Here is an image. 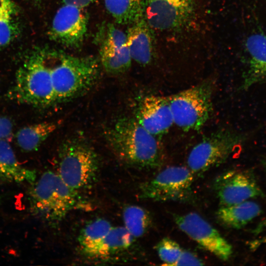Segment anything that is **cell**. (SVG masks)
<instances>
[{
	"label": "cell",
	"instance_id": "6da1fadb",
	"mask_svg": "<svg viewBox=\"0 0 266 266\" xmlns=\"http://www.w3.org/2000/svg\"><path fill=\"white\" fill-rule=\"evenodd\" d=\"M105 133L111 149L122 162L142 168H154L162 164L161 144L156 136L144 129L135 119L121 118Z\"/></svg>",
	"mask_w": 266,
	"mask_h": 266
},
{
	"label": "cell",
	"instance_id": "7a4b0ae2",
	"mask_svg": "<svg viewBox=\"0 0 266 266\" xmlns=\"http://www.w3.org/2000/svg\"><path fill=\"white\" fill-rule=\"evenodd\" d=\"M32 184L28 193L31 212L51 224L81 207L79 193L69 188L57 172L46 171Z\"/></svg>",
	"mask_w": 266,
	"mask_h": 266
},
{
	"label": "cell",
	"instance_id": "3957f363",
	"mask_svg": "<svg viewBox=\"0 0 266 266\" xmlns=\"http://www.w3.org/2000/svg\"><path fill=\"white\" fill-rule=\"evenodd\" d=\"M51 67L55 103L67 101L90 90L98 80L100 63L93 57L63 54Z\"/></svg>",
	"mask_w": 266,
	"mask_h": 266
},
{
	"label": "cell",
	"instance_id": "277c9868",
	"mask_svg": "<svg viewBox=\"0 0 266 266\" xmlns=\"http://www.w3.org/2000/svg\"><path fill=\"white\" fill-rule=\"evenodd\" d=\"M99 170L97 154L87 142L72 138L61 145L57 172L69 188L78 193L90 189L98 180Z\"/></svg>",
	"mask_w": 266,
	"mask_h": 266
},
{
	"label": "cell",
	"instance_id": "5b68a950",
	"mask_svg": "<svg viewBox=\"0 0 266 266\" xmlns=\"http://www.w3.org/2000/svg\"><path fill=\"white\" fill-rule=\"evenodd\" d=\"M47 57L44 52L35 53L18 69L13 95L17 100L40 107L55 103Z\"/></svg>",
	"mask_w": 266,
	"mask_h": 266
},
{
	"label": "cell",
	"instance_id": "8992f818",
	"mask_svg": "<svg viewBox=\"0 0 266 266\" xmlns=\"http://www.w3.org/2000/svg\"><path fill=\"white\" fill-rule=\"evenodd\" d=\"M213 81H204L168 97L174 124L185 131H198L212 111Z\"/></svg>",
	"mask_w": 266,
	"mask_h": 266
},
{
	"label": "cell",
	"instance_id": "52a82bcc",
	"mask_svg": "<svg viewBox=\"0 0 266 266\" xmlns=\"http://www.w3.org/2000/svg\"><path fill=\"white\" fill-rule=\"evenodd\" d=\"M193 175L187 167H167L141 184L139 197L157 201H187L193 195Z\"/></svg>",
	"mask_w": 266,
	"mask_h": 266
},
{
	"label": "cell",
	"instance_id": "ba28073f",
	"mask_svg": "<svg viewBox=\"0 0 266 266\" xmlns=\"http://www.w3.org/2000/svg\"><path fill=\"white\" fill-rule=\"evenodd\" d=\"M242 139L240 134L229 130L213 133L192 148L187 158L188 167L194 174L200 175L223 164Z\"/></svg>",
	"mask_w": 266,
	"mask_h": 266
},
{
	"label": "cell",
	"instance_id": "9c48e42d",
	"mask_svg": "<svg viewBox=\"0 0 266 266\" xmlns=\"http://www.w3.org/2000/svg\"><path fill=\"white\" fill-rule=\"evenodd\" d=\"M174 221L182 232L218 258L226 261L231 257L232 245L198 214L191 212L176 215Z\"/></svg>",
	"mask_w": 266,
	"mask_h": 266
},
{
	"label": "cell",
	"instance_id": "30bf717a",
	"mask_svg": "<svg viewBox=\"0 0 266 266\" xmlns=\"http://www.w3.org/2000/svg\"><path fill=\"white\" fill-rule=\"evenodd\" d=\"M83 9L65 4L60 7L49 32L50 39L66 47H79L88 30V18Z\"/></svg>",
	"mask_w": 266,
	"mask_h": 266
},
{
	"label": "cell",
	"instance_id": "8fae6325",
	"mask_svg": "<svg viewBox=\"0 0 266 266\" xmlns=\"http://www.w3.org/2000/svg\"><path fill=\"white\" fill-rule=\"evenodd\" d=\"M214 188L222 206L264 196L253 172L249 170L224 173L216 179Z\"/></svg>",
	"mask_w": 266,
	"mask_h": 266
},
{
	"label": "cell",
	"instance_id": "7c38bea8",
	"mask_svg": "<svg viewBox=\"0 0 266 266\" xmlns=\"http://www.w3.org/2000/svg\"><path fill=\"white\" fill-rule=\"evenodd\" d=\"M194 4V0H146L144 18L151 28L176 29L189 20Z\"/></svg>",
	"mask_w": 266,
	"mask_h": 266
},
{
	"label": "cell",
	"instance_id": "4fadbf2b",
	"mask_svg": "<svg viewBox=\"0 0 266 266\" xmlns=\"http://www.w3.org/2000/svg\"><path fill=\"white\" fill-rule=\"evenodd\" d=\"M100 41V62L105 71L115 74L130 68L132 59L125 33L108 24L103 29Z\"/></svg>",
	"mask_w": 266,
	"mask_h": 266
},
{
	"label": "cell",
	"instance_id": "5bb4252c",
	"mask_svg": "<svg viewBox=\"0 0 266 266\" xmlns=\"http://www.w3.org/2000/svg\"><path fill=\"white\" fill-rule=\"evenodd\" d=\"M135 119L156 136L166 133L174 124L168 97L155 95L144 97L137 107Z\"/></svg>",
	"mask_w": 266,
	"mask_h": 266
},
{
	"label": "cell",
	"instance_id": "9a60e30c",
	"mask_svg": "<svg viewBox=\"0 0 266 266\" xmlns=\"http://www.w3.org/2000/svg\"><path fill=\"white\" fill-rule=\"evenodd\" d=\"M246 49L249 56L248 69L244 75V89L266 80V35L254 33L246 40Z\"/></svg>",
	"mask_w": 266,
	"mask_h": 266
},
{
	"label": "cell",
	"instance_id": "2e32d148",
	"mask_svg": "<svg viewBox=\"0 0 266 266\" xmlns=\"http://www.w3.org/2000/svg\"><path fill=\"white\" fill-rule=\"evenodd\" d=\"M134 240V238L124 227H113L100 242L82 252L88 258L107 260L128 250Z\"/></svg>",
	"mask_w": 266,
	"mask_h": 266
},
{
	"label": "cell",
	"instance_id": "e0dca14e",
	"mask_svg": "<svg viewBox=\"0 0 266 266\" xmlns=\"http://www.w3.org/2000/svg\"><path fill=\"white\" fill-rule=\"evenodd\" d=\"M130 25L126 35L132 60L141 65H148L153 54L151 28L143 17Z\"/></svg>",
	"mask_w": 266,
	"mask_h": 266
},
{
	"label": "cell",
	"instance_id": "ac0fdd59",
	"mask_svg": "<svg viewBox=\"0 0 266 266\" xmlns=\"http://www.w3.org/2000/svg\"><path fill=\"white\" fill-rule=\"evenodd\" d=\"M36 178L35 170L24 167L18 162L9 141L0 140V180L32 184Z\"/></svg>",
	"mask_w": 266,
	"mask_h": 266
},
{
	"label": "cell",
	"instance_id": "d6986e66",
	"mask_svg": "<svg viewBox=\"0 0 266 266\" xmlns=\"http://www.w3.org/2000/svg\"><path fill=\"white\" fill-rule=\"evenodd\" d=\"M262 212L260 205L251 200L229 206H221L217 212L218 220L226 226L233 229H240Z\"/></svg>",
	"mask_w": 266,
	"mask_h": 266
},
{
	"label": "cell",
	"instance_id": "ffe728a7",
	"mask_svg": "<svg viewBox=\"0 0 266 266\" xmlns=\"http://www.w3.org/2000/svg\"><path fill=\"white\" fill-rule=\"evenodd\" d=\"M54 122H43L25 127L16 135L19 147L24 151L36 150L58 128Z\"/></svg>",
	"mask_w": 266,
	"mask_h": 266
},
{
	"label": "cell",
	"instance_id": "44dd1931",
	"mask_svg": "<svg viewBox=\"0 0 266 266\" xmlns=\"http://www.w3.org/2000/svg\"><path fill=\"white\" fill-rule=\"evenodd\" d=\"M146 0H104L106 10L115 22L130 25L143 17Z\"/></svg>",
	"mask_w": 266,
	"mask_h": 266
},
{
	"label": "cell",
	"instance_id": "7402d4cb",
	"mask_svg": "<svg viewBox=\"0 0 266 266\" xmlns=\"http://www.w3.org/2000/svg\"><path fill=\"white\" fill-rule=\"evenodd\" d=\"M124 227L134 238L143 236L149 229L152 218L145 209L135 205L126 206L123 211Z\"/></svg>",
	"mask_w": 266,
	"mask_h": 266
},
{
	"label": "cell",
	"instance_id": "603a6c76",
	"mask_svg": "<svg viewBox=\"0 0 266 266\" xmlns=\"http://www.w3.org/2000/svg\"><path fill=\"white\" fill-rule=\"evenodd\" d=\"M112 227L108 221L103 218H97L86 224L80 231L78 238L81 251L90 248L100 242Z\"/></svg>",
	"mask_w": 266,
	"mask_h": 266
},
{
	"label": "cell",
	"instance_id": "cb8c5ba5",
	"mask_svg": "<svg viewBox=\"0 0 266 266\" xmlns=\"http://www.w3.org/2000/svg\"><path fill=\"white\" fill-rule=\"evenodd\" d=\"M155 248L160 259L166 266H173L183 251L176 242L166 237L161 240Z\"/></svg>",
	"mask_w": 266,
	"mask_h": 266
},
{
	"label": "cell",
	"instance_id": "d4e9b609",
	"mask_svg": "<svg viewBox=\"0 0 266 266\" xmlns=\"http://www.w3.org/2000/svg\"><path fill=\"white\" fill-rule=\"evenodd\" d=\"M14 6L0 10V47L8 44L14 37L16 26L12 20Z\"/></svg>",
	"mask_w": 266,
	"mask_h": 266
},
{
	"label": "cell",
	"instance_id": "484cf974",
	"mask_svg": "<svg viewBox=\"0 0 266 266\" xmlns=\"http://www.w3.org/2000/svg\"><path fill=\"white\" fill-rule=\"evenodd\" d=\"M203 262L193 253L183 250L173 266H201Z\"/></svg>",
	"mask_w": 266,
	"mask_h": 266
},
{
	"label": "cell",
	"instance_id": "4316f807",
	"mask_svg": "<svg viewBox=\"0 0 266 266\" xmlns=\"http://www.w3.org/2000/svg\"><path fill=\"white\" fill-rule=\"evenodd\" d=\"M13 124L7 117L0 116V140L10 141L12 139Z\"/></svg>",
	"mask_w": 266,
	"mask_h": 266
},
{
	"label": "cell",
	"instance_id": "83f0119b",
	"mask_svg": "<svg viewBox=\"0 0 266 266\" xmlns=\"http://www.w3.org/2000/svg\"><path fill=\"white\" fill-rule=\"evenodd\" d=\"M63 4L69 5L84 8L97 0H60Z\"/></svg>",
	"mask_w": 266,
	"mask_h": 266
},
{
	"label": "cell",
	"instance_id": "f1b7e54d",
	"mask_svg": "<svg viewBox=\"0 0 266 266\" xmlns=\"http://www.w3.org/2000/svg\"><path fill=\"white\" fill-rule=\"evenodd\" d=\"M266 228V219L261 221L260 224L257 226L256 228L254 230V232L255 234H258L265 228Z\"/></svg>",
	"mask_w": 266,
	"mask_h": 266
},
{
	"label": "cell",
	"instance_id": "f546056e",
	"mask_svg": "<svg viewBox=\"0 0 266 266\" xmlns=\"http://www.w3.org/2000/svg\"><path fill=\"white\" fill-rule=\"evenodd\" d=\"M13 6L10 0H0V10Z\"/></svg>",
	"mask_w": 266,
	"mask_h": 266
},
{
	"label": "cell",
	"instance_id": "4dcf8cb0",
	"mask_svg": "<svg viewBox=\"0 0 266 266\" xmlns=\"http://www.w3.org/2000/svg\"><path fill=\"white\" fill-rule=\"evenodd\" d=\"M33 0L36 1H40L41 0Z\"/></svg>",
	"mask_w": 266,
	"mask_h": 266
},
{
	"label": "cell",
	"instance_id": "1f68e13d",
	"mask_svg": "<svg viewBox=\"0 0 266 266\" xmlns=\"http://www.w3.org/2000/svg\"></svg>",
	"mask_w": 266,
	"mask_h": 266
}]
</instances>
